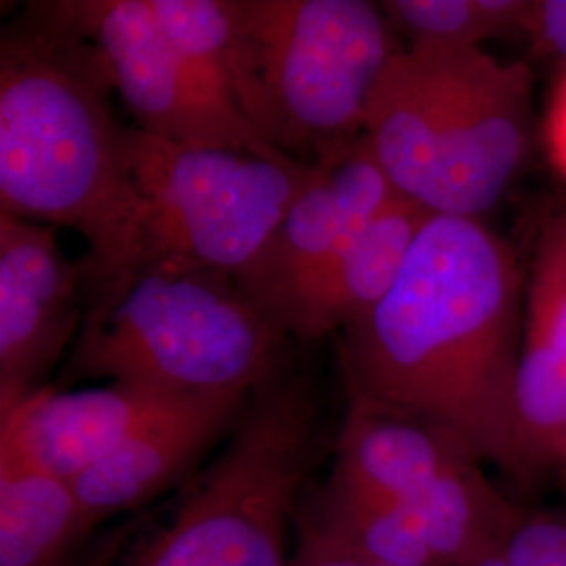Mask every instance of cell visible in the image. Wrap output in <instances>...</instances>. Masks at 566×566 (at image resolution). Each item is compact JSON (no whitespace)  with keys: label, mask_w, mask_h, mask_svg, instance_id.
Returning <instances> with one entry per match:
<instances>
[{"label":"cell","mask_w":566,"mask_h":566,"mask_svg":"<svg viewBox=\"0 0 566 566\" xmlns=\"http://www.w3.org/2000/svg\"><path fill=\"white\" fill-rule=\"evenodd\" d=\"M395 193L367 139H357L315 164L311 182L235 280L275 319L290 294L343 252Z\"/></svg>","instance_id":"cell-10"},{"label":"cell","mask_w":566,"mask_h":566,"mask_svg":"<svg viewBox=\"0 0 566 566\" xmlns=\"http://www.w3.org/2000/svg\"><path fill=\"white\" fill-rule=\"evenodd\" d=\"M229 76L243 118L283 156L317 164L364 137L365 105L401 49L367 0H227Z\"/></svg>","instance_id":"cell-5"},{"label":"cell","mask_w":566,"mask_h":566,"mask_svg":"<svg viewBox=\"0 0 566 566\" xmlns=\"http://www.w3.org/2000/svg\"><path fill=\"white\" fill-rule=\"evenodd\" d=\"M531 122L525 63L407 44L369 93L364 137L401 196L432 214L481 221L523 168Z\"/></svg>","instance_id":"cell-4"},{"label":"cell","mask_w":566,"mask_h":566,"mask_svg":"<svg viewBox=\"0 0 566 566\" xmlns=\"http://www.w3.org/2000/svg\"><path fill=\"white\" fill-rule=\"evenodd\" d=\"M317 446V390L287 365L250 395L210 464L130 512L84 566H290Z\"/></svg>","instance_id":"cell-3"},{"label":"cell","mask_w":566,"mask_h":566,"mask_svg":"<svg viewBox=\"0 0 566 566\" xmlns=\"http://www.w3.org/2000/svg\"><path fill=\"white\" fill-rule=\"evenodd\" d=\"M395 34L409 44L483 49L525 32L528 0H386L378 2Z\"/></svg>","instance_id":"cell-17"},{"label":"cell","mask_w":566,"mask_h":566,"mask_svg":"<svg viewBox=\"0 0 566 566\" xmlns=\"http://www.w3.org/2000/svg\"><path fill=\"white\" fill-rule=\"evenodd\" d=\"M72 20L109 63L137 128L182 147L250 149L287 158L221 99L164 34L149 0H65Z\"/></svg>","instance_id":"cell-8"},{"label":"cell","mask_w":566,"mask_h":566,"mask_svg":"<svg viewBox=\"0 0 566 566\" xmlns=\"http://www.w3.org/2000/svg\"><path fill=\"white\" fill-rule=\"evenodd\" d=\"M525 34L566 61V0H528Z\"/></svg>","instance_id":"cell-19"},{"label":"cell","mask_w":566,"mask_h":566,"mask_svg":"<svg viewBox=\"0 0 566 566\" xmlns=\"http://www.w3.org/2000/svg\"><path fill=\"white\" fill-rule=\"evenodd\" d=\"M565 470H566V464H565Z\"/></svg>","instance_id":"cell-22"},{"label":"cell","mask_w":566,"mask_h":566,"mask_svg":"<svg viewBox=\"0 0 566 566\" xmlns=\"http://www.w3.org/2000/svg\"><path fill=\"white\" fill-rule=\"evenodd\" d=\"M432 217L397 191L343 252L290 294L275 315L277 325L298 340L340 334L390 292Z\"/></svg>","instance_id":"cell-15"},{"label":"cell","mask_w":566,"mask_h":566,"mask_svg":"<svg viewBox=\"0 0 566 566\" xmlns=\"http://www.w3.org/2000/svg\"><path fill=\"white\" fill-rule=\"evenodd\" d=\"M296 531V549L292 554L290 566H382L359 560L350 554H344L338 547L327 544L308 526L294 523Z\"/></svg>","instance_id":"cell-20"},{"label":"cell","mask_w":566,"mask_h":566,"mask_svg":"<svg viewBox=\"0 0 566 566\" xmlns=\"http://www.w3.org/2000/svg\"><path fill=\"white\" fill-rule=\"evenodd\" d=\"M126 160L135 191L133 254L114 287L158 266L235 275L315 175V164L250 149L182 147L137 126L126 130Z\"/></svg>","instance_id":"cell-7"},{"label":"cell","mask_w":566,"mask_h":566,"mask_svg":"<svg viewBox=\"0 0 566 566\" xmlns=\"http://www.w3.org/2000/svg\"><path fill=\"white\" fill-rule=\"evenodd\" d=\"M88 533L72 481L0 434V566H65Z\"/></svg>","instance_id":"cell-16"},{"label":"cell","mask_w":566,"mask_h":566,"mask_svg":"<svg viewBox=\"0 0 566 566\" xmlns=\"http://www.w3.org/2000/svg\"><path fill=\"white\" fill-rule=\"evenodd\" d=\"M462 566H566V510H526L504 535Z\"/></svg>","instance_id":"cell-18"},{"label":"cell","mask_w":566,"mask_h":566,"mask_svg":"<svg viewBox=\"0 0 566 566\" xmlns=\"http://www.w3.org/2000/svg\"><path fill=\"white\" fill-rule=\"evenodd\" d=\"M514 382L521 474L566 464V203L539 224Z\"/></svg>","instance_id":"cell-12"},{"label":"cell","mask_w":566,"mask_h":566,"mask_svg":"<svg viewBox=\"0 0 566 566\" xmlns=\"http://www.w3.org/2000/svg\"><path fill=\"white\" fill-rule=\"evenodd\" d=\"M287 344L233 273L158 266L91 301L67 378L181 395L256 390L290 365Z\"/></svg>","instance_id":"cell-6"},{"label":"cell","mask_w":566,"mask_h":566,"mask_svg":"<svg viewBox=\"0 0 566 566\" xmlns=\"http://www.w3.org/2000/svg\"><path fill=\"white\" fill-rule=\"evenodd\" d=\"M254 390L191 392L163 418L105 458L72 485L86 526L93 531L109 516L130 514L189 479L206 453L229 439Z\"/></svg>","instance_id":"cell-11"},{"label":"cell","mask_w":566,"mask_h":566,"mask_svg":"<svg viewBox=\"0 0 566 566\" xmlns=\"http://www.w3.org/2000/svg\"><path fill=\"white\" fill-rule=\"evenodd\" d=\"M185 395L133 382L70 392L44 386L20 405L0 409V434L13 439L51 472L76 481L163 418Z\"/></svg>","instance_id":"cell-13"},{"label":"cell","mask_w":566,"mask_h":566,"mask_svg":"<svg viewBox=\"0 0 566 566\" xmlns=\"http://www.w3.org/2000/svg\"><path fill=\"white\" fill-rule=\"evenodd\" d=\"M116 81L65 0L28 2L0 32V212L67 227L88 243L91 301L133 254L135 191Z\"/></svg>","instance_id":"cell-2"},{"label":"cell","mask_w":566,"mask_h":566,"mask_svg":"<svg viewBox=\"0 0 566 566\" xmlns=\"http://www.w3.org/2000/svg\"><path fill=\"white\" fill-rule=\"evenodd\" d=\"M516 254L479 219L434 214L390 292L338 338L346 392L451 428L521 474Z\"/></svg>","instance_id":"cell-1"},{"label":"cell","mask_w":566,"mask_h":566,"mask_svg":"<svg viewBox=\"0 0 566 566\" xmlns=\"http://www.w3.org/2000/svg\"><path fill=\"white\" fill-rule=\"evenodd\" d=\"M546 149L549 163L566 179V67L554 86L547 107Z\"/></svg>","instance_id":"cell-21"},{"label":"cell","mask_w":566,"mask_h":566,"mask_svg":"<svg viewBox=\"0 0 566 566\" xmlns=\"http://www.w3.org/2000/svg\"><path fill=\"white\" fill-rule=\"evenodd\" d=\"M82 264L61 250L55 227L0 212V409L42 390L81 334Z\"/></svg>","instance_id":"cell-9"},{"label":"cell","mask_w":566,"mask_h":566,"mask_svg":"<svg viewBox=\"0 0 566 566\" xmlns=\"http://www.w3.org/2000/svg\"><path fill=\"white\" fill-rule=\"evenodd\" d=\"M481 462L474 447L451 428L348 395L325 483L371 502H403Z\"/></svg>","instance_id":"cell-14"}]
</instances>
